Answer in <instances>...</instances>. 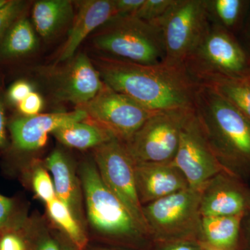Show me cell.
Masks as SVG:
<instances>
[{
  "label": "cell",
  "instance_id": "21",
  "mask_svg": "<svg viewBox=\"0 0 250 250\" xmlns=\"http://www.w3.org/2000/svg\"><path fill=\"white\" fill-rule=\"evenodd\" d=\"M243 216L202 217V238L212 248L221 250L232 249L238 241Z\"/></svg>",
  "mask_w": 250,
  "mask_h": 250
},
{
  "label": "cell",
  "instance_id": "29",
  "mask_svg": "<svg viewBox=\"0 0 250 250\" xmlns=\"http://www.w3.org/2000/svg\"><path fill=\"white\" fill-rule=\"evenodd\" d=\"M33 190L38 198L46 204L55 199L56 193L53 180L47 169L36 166L31 177Z\"/></svg>",
  "mask_w": 250,
  "mask_h": 250
},
{
  "label": "cell",
  "instance_id": "23",
  "mask_svg": "<svg viewBox=\"0 0 250 250\" xmlns=\"http://www.w3.org/2000/svg\"><path fill=\"white\" fill-rule=\"evenodd\" d=\"M209 20L233 33L239 28L250 5L246 0H205Z\"/></svg>",
  "mask_w": 250,
  "mask_h": 250
},
{
  "label": "cell",
  "instance_id": "13",
  "mask_svg": "<svg viewBox=\"0 0 250 250\" xmlns=\"http://www.w3.org/2000/svg\"><path fill=\"white\" fill-rule=\"evenodd\" d=\"M86 118L85 112L80 109L29 117L18 115L8 122L11 149L16 153L34 152L45 146L50 133L64 125L85 121Z\"/></svg>",
  "mask_w": 250,
  "mask_h": 250
},
{
  "label": "cell",
  "instance_id": "41",
  "mask_svg": "<svg viewBox=\"0 0 250 250\" xmlns=\"http://www.w3.org/2000/svg\"><path fill=\"white\" fill-rule=\"evenodd\" d=\"M249 231H250V225H249Z\"/></svg>",
  "mask_w": 250,
  "mask_h": 250
},
{
  "label": "cell",
  "instance_id": "26",
  "mask_svg": "<svg viewBox=\"0 0 250 250\" xmlns=\"http://www.w3.org/2000/svg\"><path fill=\"white\" fill-rule=\"evenodd\" d=\"M177 0H145L134 17L160 28L161 22Z\"/></svg>",
  "mask_w": 250,
  "mask_h": 250
},
{
  "label": "cell",
  "instance_id": "34",
  "mask_svg": "<svg viewBox=\"0 0 250 250\" xmlns=\"http://www.w3.org/2000/svg\"><path fill=\"white\" fill-rule=\"evenodd\" d=\"M6 101L4 95L0 93V150L7 149L9 146L8 140V122L6 115Z\"/></svg>",
  "mask_w": 250,
  "mask_h": 250
},
{
  "label": "cell",
  "instance_id": "5",
  "mask_svg": "<svg viewBox=\"0 0 250 250\" xmlns=\"http://www.w3.org/2000/svg\"><path fill=\"white\" fill-rule=\"evenodd\" d=\"M93 43L108 57L136 63L153 65L166 59L161 28L135 17L113 18L95 34Z\"/></svg>",
  "mask_w": 250,
  "mask_h": 250
},
{
  "label": "cell",
  "instance_id": "24",
  "mask_svg": "<svg viewBox=\"0 0 250 250\" xmlns=\"http://www.w3.org/2000/svg\"><path fill=\"white\" fill-rule=\"evenodd\" d=\"M207 86L225 99L250 121V78H223Z\"/></svg>",
  "mask_w": 250,
  "mask_h": 250
},
{
  "label": "cell",
  "instance_id": "16",
  "mask_svg": "<svg viewBox=\"0 0 250 250\" xmlns=\"http://www.w3.org/2000/svg\"><path fill=\"white\" fill-rule=\"evenodd\" d=\"M45 166L52 174L56 197L86 230L83 189L71 159L62 149H54L45 159Z\"/></svg>",
  "mask_w": 250,
  "mask_h": 250
},
{
  "label": "cell",
  "instance_id": "19",
  "mask_svg": "<svg viewBox=\"0 0 250 250\" xmlns=\"http://www.w3.org/2000/svg\"><path fill=\"white\" fill-rule=\"evenodd\" d=\"M39 45L32 22L24 15L0 40V62L27 57L37 50Z\"/></svg>",
  "mask_w": 250,
  "mask_h": 250
},
{
  "label": "cell",
  "instance_id": "35",
  "mask_svg": "<svg viewBox=\"0 0 250 250\" xmlns=\"http://www.w3.org/2000/svg\"><path fill=\"white\" fill-rule=\"evenodd\" d=\"M162 250H197L187 241L174 242L167 245Z\"/></svg>",
  "mask_w": 250,
  "mask_h": 250
},
{
  "label": "cell",
  "instance_id": "7",
  "mask_svg": "<svg viewBox=\"0 0 250 250\" xmlns=\"http://www.w3.org/2000/svg\"><path fill=\"white\" fill-rule=\"evenodd\" d=\"M93 161L104 184L136 223L149 234L135 179V161L124 143L113 138L94 149Z\"/></svg>",
  "mask_w": 250,
  "mask_h": 250
},
{
  "label": "cell",
  "instance_id": "27",
  "mask_svg": "<svg viewBox=\"0 0 250 250\" xmlns=\"http://www.w3.org/2000/svg\"><path fill=\"white\" fill-rule=\"evenodd\" d=\"M29 219L0 232V250H29Z\"/></svg>",
  "mask_w": 250,
  "mask_h": 250
},
{
  "label": "cell",
  "instance_id": "4",
  "mask_svg": "<svg viewBox=\"0 0 250 250\" xmlns=\"http://www.w3.org/2000/svg\"><path fill=\"white\" fill-rule=\"evenodd\" d=\"M184 65L195 82L207 85L220 79L249 76L250 56L233 33L210 22Z\"/></svg>",
  "mask_w": 250,
  "mask_h": 250
},
{
  "label": "cell",
  "instance_id": "33",
  "mask_svg": "<svg viewBox=\"0 0 250 250\" xmlns=\"http://www.w3.org/2000/svg\"><path fill=\"white\" fill-rule=\"evenodd\" d=\"M145 0H114L115 18L134 17Z\"/></svg>",
  "mask_w": 250,
  "mask_h": 250
},
{
  "label": "cell",
  "instance_id": "25",
  "mask_svg": "<svg viewBox=\"0 0 250 250\" xmlns=\"http://www.w3.org/2000/svg\"><path fill=\"white\" fill-rule=\"evenodd\" d=\"M29 250H62L58 232L42 222L29 219Z\"/></svg>",
  "mask_w": 250,
  "mask_h": 250
},
{
  "label": "cell",
  "instance_id": "39",
  "mask_svg": "<svg viewBox=\"0 0 250 250\" xmlns=\"http://www.w3.org/2000/svg\"><path fill=\"white\" fill-rule=\"evenodd\" d=\"M248 39H249V43L250 45V24L249 27V30H248Z\"/></svg>",
  "mask_w": 250,
  "mask_h": 250
},
{
  "label": "cell",
  "instance_id": "9",
  "mask_svg": "<svg viewBox=\"0 0 250 250\" xmlns=\"http://www.w3.org/2000/svg\"><path fill=\"white\" fill-rule=\"evenodd\" d=\"M75 109L85 112V121L98 125L123 143L127 142L156 113L106 84L95 98Z\"/></svg>",
  "mask_w": 250,
  "mask_h": 250
},
{
  "label": "cell",
  "instance_id": "1",
  "mask_svg": "<svg viewBox=\"0 0 250 250\" xmlns=\"http://www.w3.org/2000/svg\"><path fill=\"white\" fill-rule=\"evenodd\" d=\"M104 84L158 112L194 109L200 84L184 64L167 62L153 65L100 56L92 61Z\"/></svg>",
  "mask_w": 250,
  "mask_h": 250
},
{
  "label": "cell",
  "instance_id": "17",
  "mask_svg": "<svg viewBox=\"0 0 250 250\" xmlns=\"http://www.w3.org/2000/svg\"><path fill=\"white\" fill-rule=\"evenodd\" d=\"M78 9L71 23L65 42L57 57V62H66L76 54L77 49L94 31L115 18L114 0H83L77 1Z\"/></svg>",
  "mask_w": 250,
  "mask_h": 250
},
{
  "label": "cell",
  "instance_id": "3",
  "mask_svg": "<svg viewBox=\"0 0 250 250\" xmlns=\"http://www.w3.org/2000/svg\"><path fill=\"white\" fill-rule=\"evenodd\" d=\"M86 221L98 241L138 246L146 233L104 184L93 160L79 168Z\"/></svg>",
  "mask_w": 250,
  "mask_h": 250
},
{
  "label": "cell",
  "instance_id": "36",
  "mask_svg": "<svg viewBox=\"0 0 250 250\" xmlns=\"http://www.w3.org/2000/svg\"><path fill=\"white\" fill-rule=\"evenodd\" d=\"M58 234L59 240H60L62 250H80L63 233L59 231Z\"/></svg>",
  "mask_w": 250,
  "mask_h": 250
},
{
  "label": "cell",
  "instance_id": "30",
  "mask_svg": "<svg viewBox=\"0 0 250 250\" xmlns=\"http://www.w3.org/2000/svg\"><path fill=\"white\" fill-rule=\"evenodd\" d=\"M27 218V217L18 208L15 199L0 194V232L17 226L25 221Z\"/></svg>",
  "mask_w": 250,
  "mask_h": 250
},
{
  "label": "cell",
  "instance_id": "11",
  "mask_svg": "<svg viewBox=\"0 0 250 250\" xmlns=\"http://www.w3.org/2000/svg\"><path fill=\"white\" fill-rule=\"evenodd\" d=\"M172 163L183 173L189 187L195 189L202 188L215 175L228 171L210 148L195 108L181 131Z\"/></svg>",
  "mask_w": 250,
  "mask_h": 250
},
{
  "label": "cell",
  "instance_id": "40",
  "mask_svg": "<svg viewBox=\"0 0 250 250\" xmlns=\"http://www.w3.org/2000/svg\"><path fill=\"white\" fill-rule=\"evenodd\" d=\"M208 250H221L216 249V248H212V247L209 246V248H208Z\"/></svg>",
  "mask_w": 250,
  "mask_h": 250
},
{
  "label": "cell",
  "instance_id": "38",
  "mask_svg": "<svg viewBox=\"0 0 250 250\" xmlns=\"http://www.w3.org/2000/svg\"><path fill=\"white\" fill-rule=\"evenodd\" d=\"M8 1L9 0H0V9L2 8L8 2Z\"/></svg>",
  "mask_w": 250,
  "mask_h": 250
},
{
  "label": "cell",
  "instance_id": "37",
  "mask_svg": "<svg viewBox=\"0 0 250 250\" xmlns=\"http://www.w3.org/2000/svg\"><path fill=\"white\" fill-rule=\"evenodd\" d=\"M83 250H119L101 244H97L93 242H90L89 244Z\"/></svg>",
  "mask_w": 250,
  "mask_h": 250
},
{
  "label": "cell",
  "instance_id": "6",
  "mask_svg": "<svg viewBox=\"0 0 250 250\" xmlns=\"http://www.w3.org/2000/svg\"><path fill=\"white\" fill-rule=\"evenodd\" d=\"M202 188L189 187L143 206L149 235L171 243L202 237Z\"/></svg>",
  "mask_w": 250,
  "mask_h": 250
},
{
  "label": "cell",
  "instance_id": "12",
  "mask_svg": "<svg viewBox=\"0 0 250 250\" xmlns=\"http://www.w3.org/2000/svg\"><path fill=\"white\" fill-rule=\"evenodd\" d=\"M46 71V80L54 100L73 104L75 107L90 101L104 86L91 59L82 52L62 67Z\"/></svg>",
  "mask_w": 250,
  "mask_h": 250
},
{
  "label": "cell",
  "instance_id": "31",
  "mask_svg": "<svg viewBox=\"0 0 250 250\" xmlns=\"http://www.w3.org/2000/svg\"><path fill=\"white\" fill-rule=\"evenodd\" d=\"M34 91V87L30 82L26 80L16 81L11 85L5 95V101L11 106H18L28 95Z\"/></svg>",
  "mask_w": 250,
  "mask_h": 250
},
{
  "label": "cell",
  "instance_id": "20",
  "mask_svg": "<svg viewBox=\"0 0 250 250\" xmlns=\"http://www.w3.org/2000/svg\"><path fill=\"white\" fill-rule=\"evenodd\" d=\"M52 135L64 146L80 150L95 149L115 138L106 130L87 121L64 125Z\"/></svg>",
  "mask_w": 250,
  "mask_h": 250
},
{
  "label": "cell",
  "instance_id": "42",
  "mask_svg": "<svg viewBox=\"0 0 250 250\" xmlns=\"http://www.w3.org/2000/svg\"><path fill=\"white\" fill-rule=\"evenodd\" d=\"M248 77H250V73L249 76H248Z\"/></svg>",
  "mask_w": 250,
  "mask_h": 250
},
{
  "label": "cell",
  "instance_id": "18",
  "mask_svg": "<svg viewBox=\"0 0 250 250\" xmlns=\"http://www.w3.org/2000/svg\"><path fill=\"white\" fill-rule=\"evenodd\" d=\"M75 16L73 3L69 0H40L32 9V24L36 33L46 40L54 39Z\"/></svg>",
  "mask_w": 250,
  "mask_h": 250
},
{
  "label": "cell",
  "instance_id": "10",
  "mask_svg": "<svg viewBox=\"0 0 250 250\" xmlns=\"http://www.w3.org/2000/svg\"><path fill=\"white\" fill-rule=\"evenodd\" d=\"M209 24L205 0H177L160 25L165 62L184 64Z\"/></svg>",
  "mask_w": 250,
  "mask_h": 250
},
{
  "label": "cell",
  "instance_id": "28",
  "mask_svg": "<svg viewBox=\"0 0 250 250\" xmlns=\"http://www.w3.org/2000/svg\"><path fill=\"white\" fill-rule=\"evenodd\" d=\"M29 4L24 0H9L0 9V40L15 23L26 14Z\"/></svg>",
  "mask_w": 250,
  "mask_h": 250
},
{
  "label": "cell",
  "instance_id": "32",
  "mask_svg": "<svg viewBox=\"0 0 250 250\" xmlns=\"http://www.w3.org/2000/svg\"><path fill=\"white\" fill-rule=\"evenodd\" d=\"M44 106V100L41 94L35 90L18 104L16 106L20 116H34L40 114Z\"/></svg>",
  "mask_w": 250,
  "mask_h": 250
},
{
  "label": "cell",
  "instance_id": "15",
  "mask_svg": "<svg viewBox=\"0 0 250 250\" xmlns=\"http://www.w3.org/2000/svg\"><path fill=\"white\" fill-rule=\"evenodd\" d=\"M135 179L143 207L189 188L187 179L172 161L135 162Z\"/></svg>",
  "mask_w": 250,
  "mask_h": 250
},
{
  "label": "cell",
  "instance_id": "8",
  "mask_svg": "<svg viewBox=\"0 0 250 250\" xmlns=\"http://www.w3.org/2000/svg\"><path fill=\"white\" fill-rule=\"evenodd\" d=\"M194 109L156 112L124 143L135 162L162 163L173 160L181 131Z\"/></svg>",
  "mask_w": 250,
  "mask_h": 250
},
{
  "label": "cell",
  "instance_id": "22",
  "mask_svg": "<svg viewBox=\"0 0 250 250\" xmlns=\"http://www.w3.org/2000/svg\"><path fill=\"white\" fill-rule=\"evenodd\" d=\"M46 208L49 218L59 227V231L68 238L79 250H84L90 243L88 233L66 206L56 197L46 204Z\"/></svg>",
  "mask_w": 250,
  "mask_h": 250
},
{
  "label": "cell",
  "instance_id": "2",
  "mask_svg": "<svg viewBox=\"0 0 250 250\" xmlns=\"http://www.w3.org/2000/svg\"><path fill=\"white\" fill-rule=\"evenodd\" d=\"M195 112L210 148L230 172L250 170V121L207 85H200Z\"/></svg>",
  "mask_w": 250,
  "mask_h": 250
},
{
  "label": "cell",
  "instance_id": "14",
  "mask_svg": "<svg viewBox=\"0 0 250 250\" xmlns=\"http://www.w3.org/2000/svg\"><path fill=\"white\" fill-rule=\"evenodd\" d=\"M250 209V193L231 172H220L202 188L200 202L202 217L245 215Z\"/></svg>",
  "mask_w": 250,
  "mask_h": 250
}]
</instances>
